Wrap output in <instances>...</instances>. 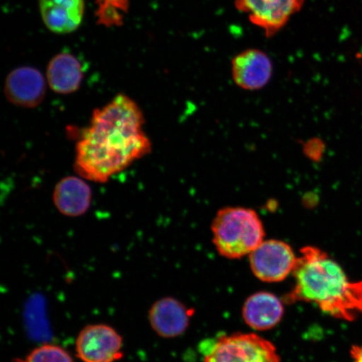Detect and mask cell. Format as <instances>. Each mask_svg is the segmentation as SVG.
<instances>
[{"instance_id":"3957f363","label":"cell","mask_w":362,"mask_h":362,"mask_svg":"<svg viewBox=\"0 0 362 362\" xmlns=\"http://www.w3.org/2000/svg\"><path fill=\"white\" fill-rule=\"evenodd\" d=\"M211 230L217 251L230 259L250 255L264 241L262 221L248 208H224L216 214Z\"/></svg>"},{"instance_id":"ba28073f","label":"cell","mask_w":362,"mask_h":362,"mask_svg":"<svg viewBox=\"0 0 362 362\" xmlns=\"http://www.w3.org/2000/svg\"><path fill=\"white\" fill-rule=\"evenodd\" d=\"M234 83L246 90L264 88L274 74V64L268 53L259 48L243 49L230 62Z\"/></svg>"},{"instance_id":"52a82bcc","label":"cell","mask_w":362,"mask_h":362,"mask_svg":"<svg viewBox=\"0 0 362 362\" xmlns=\"http://www.w3.org/2000/svg\"><path fill=\"white\" fill-rule=\"evenodd\" d=\"M252 273L261 281L281 282L293 274L298 257L288 243L279 240L262 242L249 255Z\"/></svg>"},{"instance_id":"4fadbf2b","label":"cell","mask_w":362,"mask_h":362,"mask_svg":"<svg viewBox=\"0 0 362 362\" xmlns=\"http://www.w3.org/2000/svg\"><path fill=\"white\" fill-rule=\"evenodd\" d=\"M84 70L79 59L69 52L57 54L49 62L47 83L54 93L62 95L74 93L81 88Z\"/></svg>"},{"instance_id":"8992f818","label":"cell","mask_w":362,"mask_h":362,"mask_svg":"<svg viewBox=\"0 0 362 362\" xmlns=\"http://www.w3.org/2000/svg\"><path fill=\"white\" fill-rule=\"evenodd\" d=\"M76 356L83 362H116L124 357V339L106 324L85 327L76 339Z\"/></svg>"},{"instance_id":"7a4b0ae2","label":"cell","mask_w":362,"mask_h":362,"mask_svg":"<svg viewBox=\"0 0 362 362\" xmlns=\"http://www.w3.org/2000/svg\"><path fill=\"white\" fill-rule=\"evenodd\" d=\"M293 272L296 285L288 302L312 303L337 319L355 320L362 313V281L353 282L327 252L315 247L301 249Z\"/></svg>"},{"instance_id":"8fae6325","label":"cell","mask_w":362,"mask_h":362,"mask_svg":"<svg viewBox=\"0 0 362 362\" xmlns=\"http://www.w3.org/2000/svg\"><path fill=\"white\" fill-rule=\"evenodd\" d=\"M40 16L44 25L52 33H74L83 23L84 0H39Z\"/></svg>"},{"instance_id":"9a60e30c","label":"cell","mask_w":362,"mask_h":362,"mask_svg":"<svg viewBox=\"0 0 362 362\" xmlns=\"http://www.w3.org/2000/svg\"><path fill=\"white\" fill-rule=\"evenodd\" d=\"M17 362H74L69 352L54 344H43Z\"/></svg>"},{"instance_id":"5b68a950","label":"cell","mask_w":362,"mask_h":362,"mask_svg":"<svg viewBox=\"0 0 362 362\" xmlns=\"http://www.w3.org/2000/svg\"><path fill=\"white\" fill-rule=\"evenodd\" d=\"M305 0H234L237 10L271 38L304 7Z\"/></svg>"},{"instance_id":"5bb4252c","label":"cell","mask_w":362,"mask_h":362,"mask_svg":"<svg viewBox=\"0 0 362 362\" xmlns=\"http://www.w3.org/2000/svg\"><path fill=\"white\" fill-rule=\"evenodd\" d=\"M281 300L268 292H259L247 298L243 308V317L249 327L256 330L273 329L281 321Z\"/></svg>"},{"instance_id":"6da1fadb","label":"cell","mask_w":362,"mask_h":362,"mask_svg":"<svg viewBox=\"0 0 362 362\" xmlns=\"http://www.w3.org/2000/svg\"><path fill=\"white\" fill-rule=\"evenodd\" d=\"M141 108L119 94L93 111L76 146L74 169L81 177L105 183L134 162L148 155L152 144L144 131Z\"/></svg>"},{"instance_id":"2e32d148","label":"cell","mask_w":362,"mask_h":362,"mask_svg":"<svg viewBox=\"0 0 362 362\" xmlns=\"http://www.w3.org/2000/svg\"><path fill=\"white\" fill-rule=\"evenodd\" d=\"M351 356L353 362H362V345L353 346Z\"/></svg>"},{"instance_id":"277c9868","label":"cell","mask_w":362,"mask_h":362,"mask_svg":"<svg viewBox=\"0 0 362 362\" xmlns=\"http://www.w3.org/2000/svg\"><path fill=\"white\" fill-rule=\"evenodd\" d=\"M203 362H280L276 347L253 333H236L217 339Z\"/></svg>"},{"instance_id":"30bf717a","label":"cell","mask_w":362,"mask_h":362,"mask_svg":"<svg viewBox=\"0 0 362 362\" xmlns=\"http://www.w3.org/2000/svg\"><path fill=\"white\" fill-rule=\"evenodd\" d=\"M191 310L172 297H165L153 303L148 310L149 325L158 337L166 339L181 336L187 329Z\"/></svg>"},{"instance_id":"7c38bea8","label":"cell","mask_w":362,"mask_h":362,"mask_svg":"<svg viewBox=\"0 0 362 362\" xmlns=\"http://www.w3.org/2000/svg\"><path fill=\"white\" fill-rule=\"evenodd\" d=\"M93 193L85 179L79 176H66L57 184L53 202L61 214L78 217L87 214Z\"/></svg>"},{"instance_id":"9c48e42d","label":"cell","mask_w":362,"mask_h":362,"mask_svg":"<svg viewBox=\"0 0 362 362\" xmlns=\"http://www.w3.org/2000/svg\"><path fill=\"white\" fill-rule=\"evenodd\" d=\"M4 92L7 100L13 105L34 108L44 101L47 81L42 72L35 67H17L8 74Z\"/></svg>"}]
</instances>
